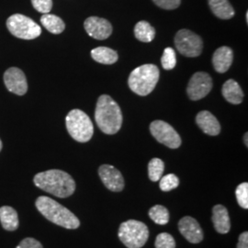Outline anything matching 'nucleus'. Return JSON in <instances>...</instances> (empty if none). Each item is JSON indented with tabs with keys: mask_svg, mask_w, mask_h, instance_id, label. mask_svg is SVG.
I'll return each mask as SVG.
<instances>
[{
	"mask_svg": "<svg viewBox=\"0 0 248 248\" xmlns=\"http://www.w3.org/2000/svg\"><path fill=\"white\" fill-rule=\"evenodd\" d=\"M35 186L58 198H67L76 190V182L66 172L52 169L41 172L33 178Z\"/></svg>",
	"mask_w": 248,
	"mask_h": 248,
	"instance_id": "f257e3e1",
	"label": "nucleus"
},
{
	"mask_svg": "<svg viewBox=\"0 0 248 248\" xmlns=\"http://www.w3.org/2000/svg\"><path fill=\"white\" fill-rule=\"evenodd\" d=\"M95 120L98 128L106 134H115L123 125L121 108L114 99L108 95L100 96L97 102Z\"/></svg>",
	"mask_w": 248,
	"mask_h": 248,
	"instance_id": "f03ea898",
	"label": "nucleus"
},
{
	"mask_svg": "<svg viewBox=\"0 0 248 248\" xmlns=\"http://www.w3.org/2000/svg\"><path fill=\"white\" fill-rule=\"evenodd\" d=\"M35 205L38 211L54 224L66 229H78L79 227L80 222L78 217L53 199L41 196L37 199Z\"/></svg>",
	"mask_w": 248,
	"mask_h": 248,
	"instance_id": "7ed1b4c3",
	"label": "nucleus"
},
{
	"mask_svg": "<svg viewBox=\"0 0 248 248\" xmlns=\"http://www.w3.org/2000/svg\"><path fill=\"white\" fill-rule=\"evenodd\" d=\"M160 72L155 64H143L135 68L130 75L128 84L131 90L139 96H147L155 89Z\"/></svg>",
	"mask_w": 248,
	"mask_h": 248,
	"instance_id": "20e7f679",
	"label": "nucleus"
},
{
	"mask_svg": "<svg viewBox=\"0 0 248 248\" xmlns=\"http://www.w3.org/2000/svg\"><path fill=\"white\" fill-rule=\"evenodd\" d=\"M66 129L77 142H87L94 133L93 124L89 116L80 109H73L65 118Z\"/></svg>",
	"mask_w": 248,
	"mask_h": 248,
	"instance_id": "39448f33",
	"label": "nucleus"
},
{
	"mask_svg": "<svg viewBox=\"0 0 248 248\" xmlns=\"http://www.w3.org/2000/svg\"><path fill=\"white\" fill-rule=\"evenodd\" d=\"M119 238L127 248H141L149 238V230L145 223L129 220L120 225Z\"/></svg>",
	"mask_w": 248,
	"mask_h": 248,
	"instance_id": "423d86ee",
	"label": "nucleus"
},
{
	"mask_svg": "<svg viewBox=\"0 0 248 248\" xmlns=\"http://www.w3.org/2000/svg\"><path fill=\"white\" fill-rule=\"evenodd\" d=\"M7 27L12 35L22 40H33L42 33L41 27L22 14L10 16L7 20Z\"/></svg>",
	"mask_w": 248,
	"mask_h": 248,
	"instance_id": "0eeeda50",
	"label": "nucleus"
},
{
	"mask_svg": "<svg viewBox=\"0 0 248 248\" xmlns=\"http://www.w3.org/2000/svg\"><path fill=\"white\" fill-rule=\"evenodd\" d=\"M175 45L178 52L186 57L201 55L203 48L202 38L188 30H180L175 37Z\"/></svg>",
	"mask_w": 248,
	"mask_h": 248,
	"instance_id": "6e6552de",
	"label": "nucleus"
},
{
	"mask_svg": "<svg viewBox=\"0 0 248 248\" xmlns=\"http://www.w3.org/2000/svg\"><path fill=\"white\" fill-rule=\"evenodd\" d=\"M152 135L160 143L171 149H177L181 145V138L170 124L164 121H154L150 124Z\"/></svg>",
	"mask_w": 248,
	"mask_h": 248,
	"instance_id": "1a4fd4ad",
	"label": "nucleus"
},
{
	"mask_svg": "<svg viewBox=\"0 0 248 248\" xmlns=\"http://www.w3.org/2000/svg\"><path fill=\"white\" fill-rule=\"evenodd\" d=\"M213 86V79L209 74L197 72L188 82L186 94L191 100H200L211 92Z\"/></svg>",
	"mask_w": 248,
	"mask_h": 248,
	"instance_id": "9d476101",
	"label": "nucleus"
},
{
	"mask_svg": "<svg viewBox=\"0 0 248 248\" xmlns=\"http://www.w3.org/2000/svg\"><path fill=\"white\" fill-rule=\"evenodd\" d=\"M98 175L108 189L113 192H120L124 188V178L122 173L110 165H102L98 169Z\"/></svg>",
	"mask_w": 248,
	"mask_h": 248,
	"instance_id": "9b49d317",
	"label": "nucleus"
},
{
	"mask_svg": "<svg viewBox=\"0 0 248 248\" xmlns=\"http://www.w3.org/2000/svg\"><path fill=\"white\" fill-rule=\"evenodd\" d=\"M4 82L6 88L10 92L18 96H23L26 94L28 90L26 77L25 74L19 68H9L4 74Z\"/></svg>",
	"mask_w": 248,
	"mask_h": 248,
	"instance_id": "f8f14e48",
	"label": "nucleus"
},
{
	"mask_svg": "<svg viewBox=\"0 0 248 248\" xmlns=\"http://www.w3.org/2000/svg\"><path fill=\"white\" fill-rule=\"evenodd\" d=\"M84 27L90 37L99 41L106 40L112 33V25L105 18L89 17L85 20Z\"/></svg>",
	"mask_w": 248,
	"mask_h": 248,
	"instance_id": "ddd939ff",
	"label": "nucleus"
},
{
	"mask_svg": "<svg viewBox=\"0 0 248 248\" xmlns=\"http://www.w3.org/2000/svg\"><path fill=\"white\" fill-rule=\"evenodd\" d=\"M178 229L189 243L199 244L203 240V232L200 223L190 216L183 217L179 221Z\"/></svg>",
	"mask_w": 248,
	"mask_h": 248,
	"instance_id": "4468645a",
	"label": "nucleus"
},
{
	"mask_svg": "<svg viewBox=\"0 0 248 248\" xmlns=\"http://www.w3.org/2000/svg\"><path fill=\"white\" fill-rule=\"evenodd\" d=\"M196 123L201 130L208 135L216 136L221 133V125L210 111L203 110L199 112L196 117Z\"/></svg>",
	"mask_w": 248,
	"mask_h": 248,
	"instance_id": "2eb2a0df",
	"label": "nucleus"
},
{
	"mask_svg": "<svg viewBox=\"0 0 248 248\" xmlns=\"http://www.w3.org/2000/svg\"><path fill=\"white\" fill-rule=\"evenodd\" d=\"M232 59L233 53L230 47H220L213 53V67L218 73H225L229 70L232 62Z\"/></svg>",
	"mask_w": 248,
	"mask_h": 248,
	"instance_id": "dca6fc26",
	"label": "nucleus"
},
{
	"mask_svg": "<svg viewBox=\"0 0 248 248\" xmlns=\"http://www.w3.org/2000/svg\"><path fill=\"white\" fill-rule=\"evenodd\" d=\"M212 220L215 230L219 233L225 234L230 232V216L227 209L224 206L218 204L213 207Z\"/></svg>",
	"mask_w": 248,
	"mask_h": 248,
	"instance_id": "f3484780",
	"label": "nucleus"
},
{
	"mask_svg": "<svg viewBox=\"0 0 248 248\" xmlns=\"http://www.w3.org/2000/svg\"><path fill=\"white\" fill-rule=\"evenodd\" d=\"M222 93L228 102L234 105L242 103L244 99V92L235 80H227L222 86Z\"/></svg>",
	"mask_w": 248,
	"mask_h": 248,
	"instance_id": "a211bd4d",
	"label": "nucleus"
},
{
	"mask_svg": "<svg viewBox=\"0 0 248 248\" xmlns=\"http://www.w3.org/2000/svg\"><path fill=\"white\" fill-rule=\"evenodd\" d=\"M208 3L217 18L230 19L235 14L234 9L228 0H208Z\"/></svg>",
	"mask_w": 248,
	"mask_h": 248,
	"instance_id": "6ab92c4d",
	"label": "nucleus"
},
{
	"mask_svg": "<svg viewBox=\"0 0 248 248\" xmlns=\"http://www.w3.org/2000/svg\"><path fill=\"white\" fill-rule=\"evenodd\" d=\"M0 222L3 228L7 231H15L18 227V213L10 206L0 208Z\"/></svg>",
	"mask_w": 248,
	"mask_h": 248,
	"instance_id": "aec40b11",
	"label": "nucleus"
},
{
	"mask_svg": "<svg viewBox=\"0 0 248 248\" xmlns=\"http://www.w3.org/2000/svg\"><path fill=\"white\" fill-rule=\"evenodd\" d=\"M92 58L99 63L103 64H113L115 63L119 56L118 53L114 50L108 48V47H97L91 51Z\"/></svg>",
	"mask_w": 248,
	"mask_h": 248,
	"instance_id": "412c9836",
	"label": "nucleus"
},
{
	"mask_svg": "<svg viewBox=\"0 0 248 248\" xmlns=\"http://www.w3.org/2000/svg\"><path fill=\"white\" fill-rule=\"evenodd\" d=\"M135 38L142 43H151L155 37V30L149 22L142 20L134 27Z\"/></svg>",
	"mask_w": 248,
	"mask_h": 248,
	"instance_id": "4be33fe9",
	"label": "nucleus"
},
{
	"mask_svg": "<svg viewBox=\"0 0 248 248\" xmlns=\"http://www.w3.org/2000/svg\"><path fill=\"white\" fill-rule=\"evenodd\" d=\"M41 23L45 29L53 34H60L65 29V24L62 19L53 14H44L41 18Z\"/></svg>",
	"mask_w": 248,
	"mask_h": 248,
	"instance_id": "5701e85b",
	"label": "nucleus"
},
{
	"mask_svg": "<svg viewBox=\"0 0 248 248\" xmlns=\"http://www.w3.org/2000/svg\"><path fill=\"white\" fill-rule=\"evenodd\" d=\"M149 216L153 222L159 225H166L169 222V210L162 205H155L149 210Z\"/></svg>",
	"mask_w": 248,
	"mask_h": 248,
	"instance_id": "b1692460",
	"label": "nucleus"
},
{
	"mask_svg": "<svg viewBox=\"0 0 248 248\" xmlns=\"http://www.w3.org/2000/svg\"><path fill=\"white\" fill-rule=\"evenodd\" d=\"M165 170V164L159 158H153L148 164V177L153 182L159 181Z\"/></svg>",
	"mask_w": 248,
	"mask_h": 248,
	"instance_id": "393cba45",
	"label": "nucleus"
},
{
	"mask_svg": "<svg viewBox=\"0 0 248 248\" xmlns=\"http://www.w3.org/2000/svg\"><path fill=\"white\" fill-rule=\"evenodd\" d=\"M161 63L165 70H172L177 64L176 52L173 48L168 47L164 50V53L161 58Z\"/></svg>",
	"mask_w": 248,
	"mask_h": 248,
	"instance_id": "a878e982",
	"label": "nucleus"
},
{
	"mask_svg": "<svg viewBox=\"0 0 248 248\" xmlns=\"http://www.w3.org/2000/svg\"><path fill=\"white\" fill-rule=\"evenodd\" d=\"M179 186V179L175 174H169L160 178L159 186L162 191H171Z\"/></svg>",
	"mask_w": 248,
	"mask_h": 248,
	"instance_id": "bb28decb",
	"label": "nucleus"
},
{
	"mask_svg": "<svg viewBox=\"0 0 248 248\" xmlns=\"http://www.w3.org/2000/svg\"><path fill=\"white\" fill-rule=\"evenodd\" d=\"M155 248H176V241L174 237L168 232H161L155 242Z\"/></svg>",
	"mask_w": 248,
	"mask_h": 248,
	"instance_id": "cd10ccee",
	"label": "nucleus"
},
{
	"mask_svg": "<svg viewBox=\"0 0 248 248\" xmlns=\"http://www.w3.org/2000/svg\"><path fill=\"white\" fill-rule=\"evenodd\" d=\"M235 196L240 207L248 209V183L243 182L235 189Z\"/></svg>",
	"mask_w": 248,
	"mask_h": 248,
	"instance_id": "c85d7f7f",
	"label": "nucleus"
},
{
	"mask_svg": "<svg viewBox=\"0 0 248 248\" xmlns=\"http://www.w3.org/2000/svg\"><path fill=\"white\" fill-rule=\"evenodd\" d=\"M33 8L40 13L47 14L53 8V0H31Z\"/></svg>",
	"mask_w": 248,
	"mask_h": 248,
	"instance_id": "c756f323",
	"label": "nucleus"
},
{
	"mask_svg": "<svg viewBox=\"0 0 248 248\" xmlns=\"http://www.w3.org/2000/svg\"><path fill=\"white\" fill-rule=\"evenodd\" d=\"M154 3L161 9L171 10L177 9L180 6L181 0H153Z\"/></svg>",
	"mask_w": 248,
	"mask_h": 248,
	"instance_id": "7c9ffc66",
	"label": "nucleus"
},
{
	"mask_svg": "<svg viewBox=\"0 0 248 248\" xmlns=\"http://www.w3.org/2000/svg\"><path fill=\"white\" fill-rule=\"evenodd\" d=\"M16 248H44V247L39 241L29 237L22 240Z\"/></svg>",
	"mask_w": 248,
	"mask_h": 248,
	"instance_id": "2f4dec72",
	"label": "nucleus"
},
{
	"mask_svg": "<svg viewBox=\"0 0 248 248\" xmlns=\"http://www.w3.org/2000/svg\"><path fill=\"white\" fill-rule=\"evenodd\" d=\"M237 248H248V232H244L240 234Z\"/></svg>",
	"mask_w": 248,
	"mask_h": 248,
	"instance_id": "473e14b6",
	"label": "nucleus"
},
{
	"mask_svg": "<svg viewBox=\"0 0 248 248\" xmlns=\"http://www.w3.org/2000/svg\"><path fill=\"white\" fill-rule=\"evenodd\" d=\"M248 133L245 134V136H244V142L246 143V146L248 147Z\"/></svg>",
	"mask_w": 248,
	"mask_h": 248,
	"instance_id": "72a5a7b5",
	"label": "nucleus"
},
{
	"mask_svg": "<svg viewBox=\"0 0 248 248\" xmlns=\"http://www.w3.org/2000/svg\"><path fill=\"white\" fill-rule=\"evenodd\" d=\"M2 149V142H1V140H0V151Z\"/></svg>",
	"mask_w": 248,
	"mask_h": 248,
	"instance_id": "f704fd0d",
	"label": "nucleus"
},
{
	"mask_svg": "<svg viewBox=\"0 0 248 248\" xmlns=\"http://www.w3.org/2000/svg\"><path fill=\"white\" fill-rule=\"evenodd\" d=\"M247 22H248V12H247Z\"/></svg>",
	"mask_w": 248,
	"mask_h": 248,
	"instance_id": "c9c22d12",
	"label": "nucleus"
}]
</instances>
